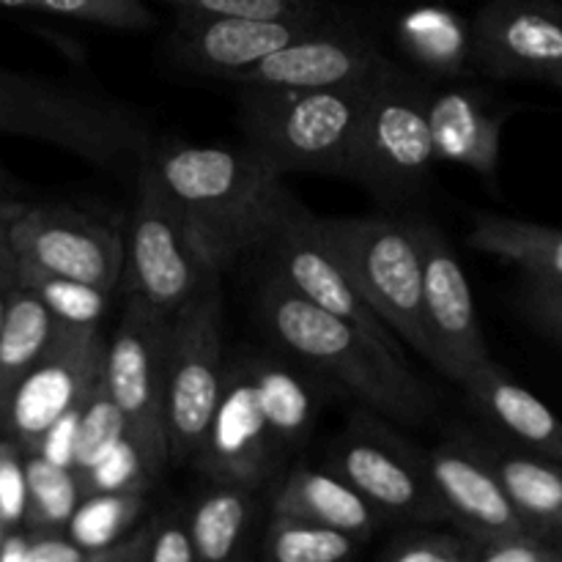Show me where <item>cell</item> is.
Listing matches in <instances>:
<instances>
[{"instance_id": "6da1fadb", "label": "cell", "mask_w": 562, "mask_h": 562, "mask_svg": "<svg viewBox=\"0 0 562 562\" xmlns=\"http://www.w3.org/2000/svg\"><path fill=\"white\" fill-rule=\"evenodd\" d=\"M146 165L217 272L267 247L294 203L283 173L250 146L170 143L148 154Z\"/></svg>"}, {"instance_id": "7a4b0ae2", "label": "cell", "mask_w": 562, "mask_h": 562, "mask_svg": "<svg viewBox=\"0 0 562 562\" xmlns=\"http://www.w3.org/2000/svg\"><path fill=\"white\" fill-rule=\"evenodd\" d=\"M258 322L280 351L329 379L362 406L404 426L431 415V390L409 371L404 355L357 324L294 294L267 274L256 296Z\"/></svg>"}, {"instance_id": "3957f363", "label": "cell", "mask_w": 562, "mask_h": 562, "mask_svg": "<svg viewBox=\"0 0 562 562\" xmlns=\"http://www.w3.org/2000/svg\"><path fill=\"white\" fill-rule=\"evenodd\" d=\"M0 135L47 143L102 170L140 168L151 154V126L130 104L9 69H0Z\"/></svg>"}, {"instance_id": "277c9868", "label": "cell", "mask_w": 562, "mask_h": 562, "mask_svg": "<svg viewBox=\"0 0 562 562\" xmlns=\"http://www.w3.org/2000/svg\"><path fill=\"white\" fill-rule=\"evenodd\" d=\"M368 82L340 88H241L239 121L247 146L280 173H346Z\"/></svg>"}, {"instance_id": "5b68a950", "label": "cell", "mask_w": 562, "mask_h": 562, "mask_svg": "<svg viewBox=\"0 0 562 562\" xmlns=\"http://www.w3.org/2000/svg\"><path fill=\"white\" fill-rule=\"evenodd\" d=\"M428 82L384 60L366 88L346 176L387 201L420 192L439 162L428 126Z\"/></svg>"}, {"instance_id": "8992f818", "label": "cell", "mask_w": 562, "mask_h": 562, "mask_svg": "<svg viewBox=\"0 0 562 562\" xmlns=\"http://www.w3.org/2000/svg\"><path fill=\"white\" fill-rule=\"evenodd\" d=\"M318 220L368 305L393 329L395 338L426 357L423 267L415 220H395L387 214Z\"/></svg>"}, {"instance_id": "52a82bcc", "label": "cell", "mask_w": 562, "mask_h": 562, "mask_svg": "<svg viewBox=\"0 0 562 562\" xmlns=\"http://www.w3.org/2000/svg\"><path fill=\"white\" fill-rule=\"evenodd\" d=\"M327 467L368 499L384 525L448 521L442 499L428 477L423 450L406 442L368 406L357 409L329 445Z\"/></svg>"}, {"instance_id": "ba28073f", "label": "cell", "mask_w": 562, "mask_h": 562, "mask_svg": "<svg viewBox=\"0 0 562 562\" xmlns=\"http://www.w3.org/2000/svg\"><path fill=\"white\" fill-rule=\"evenodd\" d=\"M124 250V278L132 296L168 318L220 278L146 162L137 168V198Z\"/></svg>"}, {"instance_id": "9c48e42d", "label": "cell", "mask_w": 562, "mask_h": 562, "mask_svg": "<svg viewBox=\"0 0 562 562\" xmlns=\"http://www.w3.org/2000/svg\"><path fill=\"white\" fill-rule=\"evenodd\" d=\"M225 373V316L220 278L170 322L165 366V434L173 461H192L217 404Z\"/></svg>"}, {"instance_id": "30bf717a", "label": "cell", "mask_w": 562, "mask_h": 562, "mask_svg": "<svg viewBox=\"0 0 562 562\" xmlns=\"http://www.w3.org/2000/svg\"><path fill=\"white\" fill-rule=\"evenodd\" d=\"M170 322L146 302L130 296L126 311L104 349L102 379L124 412L126 426L154 461H170L165 434V366H168Z\"/></svg>"}, {"instance_id": "8fae6325", "label": "cell", "mask_w": 562, "mask_h": 562, "mask_svg": "<svg viewBox=\"0 0 562 562\" xmlns=\"http://www.w3.org/2000/svg\"><path fill=\"white\" fill-rule=\"evenodd\" d=\"M16 263L113 291L124 278V236L66 203H25L11 225Z\"/></svg>"}, {"instance_id": "7c38bea8", "label": "cell", "mask_w": 562, "mask_h": 562, "mask_svg": "<svg viewBox=\"0 0 562 562\" xmlns=\"http://www.w3.org/2000/svg\"><path fill=\"white\" fill-rule=\"evenodd\" d=\"M423 267V333L426 360L434 362L450 382L461 384L472 371L492 362L475 296L464 267L437 225L415 220Z\"/></svg>"}, {"instance_id": "4fadbf2b", "label": "cell", "mask_w": 562, "mask_h": 562, "mask_svg": "<svg viewBox=\"0 0 562 562\" xmlns=\"http://www.w3.org/2000/svg\"><path fill=\"white\" fill-rule=\"evenodd\" d=\"M267 247L272 252V272L269 274H274L280 283L289 285L294 294L305 296L313 305L357 324L376 340H382L384 346L404 355L401 346L395 344L393 329L376 316V311L360 294L349 269L344 267L335 247L324 236L322 220L316 214L294 201L274 228Z\"/></svg>"}, {"instance_id": "5bb4252c", "label": "cell", "mask_w": 562, "mask_h": 562, "mask_svg": "<svg viewBox=\"0 0 562 562\" xmlns=\"http://www.w3.org/2000/svg\"><path fill=\"white\" fill-rule=\"evenodd\" d=\"M108 340L99 327H64L58 324L53 344L36 366L16 382L9 395L0 431L9 434L22 450H33L42 434L69 406L86 398L102 376Z\"/></svg>"}, {"instance_id": "9a60e30c", "label": "cell", "mask_w": 562, "mask_h": 562, "mask_svg": "<svg viewBox=\"0 0 562 562\" xmlns=\"http://www.w3.org/2000/svg\"><path fill=\"white\" fill-rule=\"evenodd\" d=\"M192 464L206 481L250 488L267 486L283 464L263 423L245 355L225 357L223 387Z\"/></svg>"}, {"instance_id": "2e32d148", "label": "cell", "mask_w": 562, "mask_h": 562, "mask_svg": "<svg viewBox=\"0 0 562 562\" xmlns=\"http://www.w3.org/2000/svg\"><path fill=\"white\" fill-rule=\"evenodd\" d=\"M472 64L497 80H552L562 69V11L541 0H492L472 22Z\"/></svg>"}, {"instance_id": "e0dca14e", "label": "cell", "mask_w": 562, "mask_h": 562, "mask_svg": "<svg viewBox=\"0 0 562 562\" xmlns=\"http://www.w3.org/2000/svg\"><path fill=\"white\" fill-rule=\"evenodd\" d=\"M333 16H195L176 14L168 47L176 64L198 75L228 80L236 71L258 64L274 49L307 36Z\"/></svg>"}, {"instance_id": "ac0fdd59", "label": "cell", "mask_w": 562, "mask_h": 562, "mask_svg": "<svg viewBox=\"0 0 562 562\" xmlns=\"http://www.w3.org/2000/svg\"><path fill=\"white\" fill-rule=\"evenodd\" d=\"M373 38L338 22L316 27L307 36L274 49L258 64L236 71L225 82L236 88H340L362 86L384 64Z\"/></svg>"}, {"instance_id": "d6986e66", "label": "cell", "mask_w": 562, "mask_h": 562, "mask_svg": "<svg viewBox=\"0 0 562 562\" xmlns=\"http://www.w3.org/2000/svg\"><path fill=\"white\" fill-rule=\"evenodd\" d=\"M428 477L442 499L445 514L467 538L497 536V532L530 530L516 514L492 464L483 459L470 431H456L431 450H423Z\"/></svg>"}, {"instance_id": "ffe728a7", "label": "cell", "mask_w": 562, "mask_h": 562, "mask_svg": "<svg viewBox=\"0 0 562 562\" xmlns=\"http://www.w3.org/2000/svg\"><path fill=\"white\" fill-rule=\"evenodd\" d=\"M472 409L494 434L530 453L562 464V420L538 395L510 379L497 362H486L459 384Z\"/></svg>"}, {"instance_id": "44dd1931", "label": "cell", "mask_w": 562, "mask_h": 562, "mask_svg": "<svg viewBox=\"0 0 562 562\" xmlns=\"http://www.w3.org/2000/svg\"><path fill=\"white\" fill-rule=\"evenodd\" d=\"M505 115L472 88L428 93V126L439 162H456L492 179L499 165Z\"/></svg>"}, {"instance_id": "7402d4cb", "label": "cell", "mask_w": 562, "mask_h": 562, "mask_svg": "<svg viewBox=\"0 0 562 562\" xmlns=\"http://www.w3.org/2000/svg\"><path fill=\"white\" fill-rule=\"evenodd\" d=\"M472 442L492 464L503 483L516 514L527 527L549 541L562 543V464L547 456L530 453L488 428V434H472Z\"/></svg>"}, {"instance_id": "603a6c76", "label": "cell", "mask_w": 562, "mask_h": 562, "mask_svg": "<svg viewBox=\"0 0 562 562\" xmlns=\"http://www.w3.org/2000/svg\"><path fill=\"white\" fill-rule=\"evenodd\" d=\"M245 360L263 423L272 434L280 459H285L300 450L313 434L322 395L311 371L300 362L294 366L278 355H258V351H245Z\"/></svg>"}, {"instance_id": "cb8c5ba5", "label": "cell", "mask_w": 562, "mask_h": 562, "mask_svg": "<svg viewBox=\"0 0 562 562\" xmlns=\"http://www.w3.org/2000/svg\"><path fill=\"white\" fill-rule=\"evenodd\" d=\"M272 514L316 521V525L349 532L360 541H371L373 532L384 525L382 516L368 505V499L360 497L329 467L316 470V467L300 464L296 470H291L283 486L274 494Z\"/></svg>"}, {"instance_id": "d4e9b609", "label": "cell", "mask_w": 562, "mask_h": 562, "mask_svg": "<svg viewBox=\"0 0 562 562\" xmlns=\"http://www.w3.org/2000/svg\"><path fill=\"white\" fill-rule=\"evenodd\" d=\"M258 492L261 488L209 481V488L192 499L184 514L198 562H225L241 554L258 514Z\"/></svg>"}, {"instance_id": "484cf974", "label": "cell", "mask_w": 562, "mask_h": 562, "mask_svg": "<svg viewBox=\"0 0 562 562\" xmlns=\"http://www.w3.org/2000/svg\"><path fill=\"white\" fill-rule=\"evenodd\" d=\"M467 241L486 256L516 263L527 280L562 283V228L499 217V214H481Z\"/></svg>"}, {"instance_id": "4316f807", "label": "cell", "mask_w": 562, "mask_h": 562, "mask_svg": "<svg viewBox=\"0 0 562 562\" xmlns=\"http://www.w3.org/2000/svg\"><path fill=\"white\" fill-rule=\"evenodd\" d=\"M398 47L437 77H461L472 66V27L445 5H417L398 20Z\"/></svg>"}, {"instance_id": "83f0119b", "label": "cell", "mask_w": 562, "mask_h": 562, "mask_svg": "<svg viewBox=\"0 0 562 562\" xmlns=\"http://www.w3.org/2000/svg\"><path fill=\"white\" fill-rule=\"evenodd\" d=\"M58 322L31 289L16 283L11 291L9 313L0 329V420L16 382L36 366L38 357L53 344Z\"/></svg>"}, {"instance_id": "f1b7e54d", "label": "cell", "mask_w": 562, "mask_h": 562, "mask_svg": "<svg viewBox=\"0 0 562 562\" xmlns=\"http://www.w3.org/2000/svg\"><path fill=\"white\" fill-rule=\"evenodd\" d=\"M366 541L296 516H269L263 558L272 562H340L360 552Z\"/></svg>"}, {"instance_id": "f546056e", "label": "cell", "mask_w": 562, "mask_h": 562, "mask_svg": "<svg viewBox=\"0 0 562 562\" xmlns=\"http://www.w3.org/2000/svg\"><path fill=\"white\" fill-rule=\"evenodd\" d=\"M148 492H110L86 494L71 514L66 532L88 552L93 562L97 552L113 547L132 527H137L146 514Z\"/></svg>"}, {"instance_id": "4dcf8cb0", "label": "cell", "mask_w": 562, "mask_h": 562, "mask_svg": "<svg viewBox=\"0 0 562 562\" xmlns=\"http://www.w3.org/2000/svg\"><path fill=\"white\" fill-rule=\"evenodd\" d=\"M16 283L31 289L64 327H99L110 307V291L82 280L42 272L25 263H16Z\"/></svg>"}, {"instance_id": "1f68e13d", "label": "cell", "mask_w": 562, "mask_h": 562, "mask_svg": "<svg viewBox=\"0 0 562 562\" xmlns=\"http://www.w3.org/2000/svg\"><path fill=\"white\" fill-rule=\"evenodd\" d=\"M27 516L25 527H55L66 530L71 514L86 497L75 470L53 464L33 450H25Z\"/></svg>"}, {"instance_id": "d6a6232c", "label": "cell", "mask_w": 562, "mask_h": 562, "mask_svg": "<svg viewBox=\"0 0 562 562\" xmlns=\"http://www.w3.org/2000/svg\"><path fill=\"white\" fill-rule=\"evenodd\" d=\"M159 472H162V467L148 456L140 439L126 431L99 464H93L91 470L77 477H80V486L86 494L151 492Z\"/></svg>"}, {"instance_id": "836d02e7", "label": "cell", "mask_w": 562, "mask_h": 562, "mask_svg": "<svg viewBox=\"0 0 562 562\" xmlns=\"http://www.w3.org/2000/svg\"><path fill=\"white\" fill-rule=\"evenodd\" d=\"M0 9L38 11L113 31H146L154 25L146 0H0Z\"/></svg>"}, {"instance_id": "e575fe53", "label": "cell", "mask_w": 562, "mask_h": 562, "mask_svg": "<svg viewBox=\"0 0 562 562\" xmlns=\"http://www.w3.org/2000/svg\"><path fill=\"white\" fill-rule=\"evenodd\" d=\"M130 431L126 426L124 412L113 401V395L104 387V379L99 376L91 393L86 395V406H82V420L77 428V450H75V475L91 470L93 464L108 456V450L119 442L124 434Z\"/></svg>"}, {"instance_id": "d590c367", "label": "cell", "mask_w": 562, "mask_h": 562, "mask_svg": "<svg viewBox=\"0 0 562 562\" xmlns=\"http://www.w3.org/2000/svg\"><path fill=\"white\" fill-rule=\"evenodd\" d=\"M384 562H472V543L464 532L434 530V525H406L379 554Z\"/></svg>"}, {"instance_id": "8d00e7d4", "label": "cell", "mask_w": 562, "mask_h": 562, "mask_svg": "<svg viewBox=\"0 0 562 562\" xmlns=\"http://www.w3.org/2000/svg\"><path fill=\"white\" fill-rule=\"evenodd\" d=\"M176 14L195 16H258V20H283V16H329L318 0H162Z\"/></svg>"}, {"instance_id": "74e56055", "label": "cell", "mask_w": 562, "mask_h": 562, "mask_svg": "<svg viewBox=\"0 0 562 562\" xmlns=\"http://www.w3.org/2000/svg\"><path fill=\"white\" fill-rule=\"evenodd\" d=\"M472 562H562V543L532 530L470 538Z\"/></svg>"}, {"instance_id": "f35d334b", "label": "cell", "mask_w": 562, "mask_h": 562, "mask_svg": "<svg viewBox=\"0 0 562 562\" xmlns=\"http://www.w3.org/2000/svg\"><path fill=\"white\" fill-rule=\"evenodd\" d=\"M27 516L25 450L5 431H0V521L3 527H22Z\"/></svg>"}, {"instance_id": "ab89813d", "label": "cell", "mask_w": 562, "mask_h": 562, "mask_svg": "<svg viewBox=\"0 0 562 562\" xmlns=\"http://www.w3.org/2000/svg\"><path fill=\"white\" fill-rule=\"evenodd\" d=\"M146 562H198L184 508H168L146 519Z\"/></svg>"}, {"instance_id": "60d3db41", "label": "cell", "mask_w": 562, "mask_h": 562, "mask_svg": "<svg viewBox=\"0 0 562 562\" xmlns=\"http://www.w3.org/2000/svg\"><path fill=\"white\" fill-rule=\"evenodd\" d=\"M82 406H86V398L77 401L75 406H69V409H66L64 415H60L58 420L42 434V439L36 442L33 453L53 461V464L71 470V467H75L77 428H80V420H82Z\"/></svg>"}, {"instance_id": "b9f144b4", "label": "cell", "mask_w": 562, "mask_h": 562, "mask_svg": "<svg viewBox=\"0 0 562 562\" xmlns=\"http://www.w3.org/2000/svg\"><path fill=\"white\" fill-rule=\"evenodd\" d=\"M25 562H88V552L66 530L27 527Z\"/></svg>"}, {"instance_id": "7bdbcfd3", "label": "cell", "mask_w": 562, "mask_h": 562, "mask_svg": "<svg viewBox=\"0 0 562 562\" xmlns=\"http://www.w3.org/2000/svg\"><path fill=\"white\" fill-rule=\"evenodd\" d=\"M525 305L543 329H549L562 340V283H536V280H530Z\"/></svg>"}, {"instance_id": "ee69618b", "label": "cell", "mask_w": 562, "mask_h": 562, "mask_svg": "<svg viewBox=\"0 0 562 562\" xmlns=\"http://www.w3.org/2000/svg\"><path fill=\"white\" fill-rule=\"evenodd\" d=\"M25 209L22 198L14 201H0V274L16 278V252L11 245V225H14L16 214Z\"/></svg>"}, {"instance_id": "f6af8a7d", "label": "cell", "mask_w": 562, "mask_h": 562, "mask_svg": "<svg viewBox=\"0 0 562 562\" xmlns=\"http://www.w3.org/2000/svg\"><path fill=\"white\" fill-rule=\"evenodd\" d=\"M16 278H9V274H0V329H3L5 313H9V300L11 291H14Z\"/></svg>"}, {"instance_id": "bcb514c9", "label": "cell", "mask_w": 562, "mask_h": 562, "mask_svg": "<svg viewBox=\"0 0 562 562\" xmlns=\"http://www.w3.org/2000/svg\"><path fill=\"white\" fill-rule=\"evenodd\" d=\"M14 198H20V190H16L14 179L0 168V201H14Z\"/></svg>"}, {"instance_id": "7dc6e473", "label": "cell", "mask_w": 562, "mask_h": 562, "mask_svg": "<svg viewBox=\"0 0 562 562\" xmlns=\"http://www.w3.org/2000/svg\"><path fill=\"white\" fill-rule=\"evenodd\" d=\"M549 82H554V86L562 88V69L554 71V77H552V80H549Z\"/></svg>"}, {"instance_id": "c3c4849f", "label": "cell", "mask_w": 562, "mask_h": 562, "mask_svg": "<svg viewBox=\"0 0 562 562\" xmlns=\"http://www.w3.org/2000/svg\"><path fill=\"white\" fill-rule=\"evenodd\" d=\"M3 532H5V527H3V521H0V538H3Z\"/></svg>"}]
</instances>
